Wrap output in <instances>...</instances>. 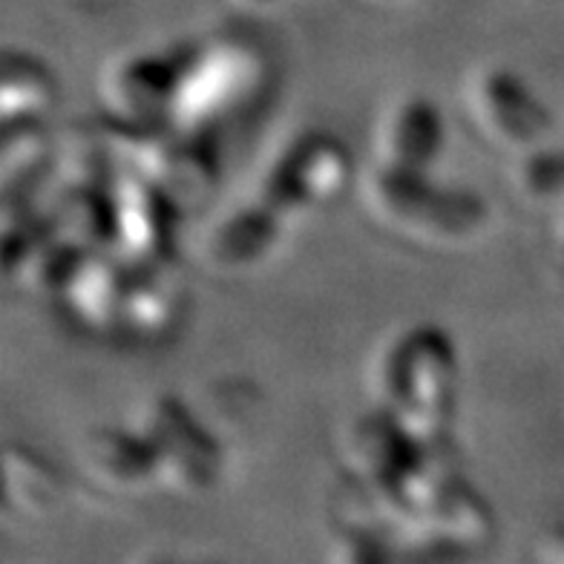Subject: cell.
<instances>
[{
	"label": "cell",
	"instance_id": "cell-1",
	"mask_svg": "<svg viewBox=\"0 0 564 564\" xmlns=\"http://www.w3.org/2000/svg\"><path fill=\"white\" fill-rule=\"evenodd\" d=\"M360 205L383 234L432 253L476 246L490 223V208L476 191L435 182L432 173L389 171L380 164H369L360 178Z\"/></svg>",
	"mask_w": 564,
	"mask_h": 564
},
{
	"label": "cell",
	"instance_id": "cell-2",
	"mask_svg": "<svg viewBox=\"0 0 564 564\" xmlns=\"http://www.w3.org/2000/svg\"><path fill=\"white\" fill-rule=\"evenodd\" d=\"M375 401L409 438H449L458 401V351L435 323L401 328L378 351L371 369Z\"/></svg>",
	"mask_w": 564,
	"mask_h": 564
},
{
	"label": "cell",
	"instance_id": "cell-3",
	"mask_svg": "<svg viewBox=\"0 0 564 564\" xmlns=\"http://www.w3.org/2000/svg\"><path fill=\"white\" fill-rule=\"evenodd\" d=\"M274 84V64L253 37L223 32L191 46L178 87L173 127L210 133L262 105Z\"/></svg>",
	"mask_w": 564,
	"mask_h": 564
},
{
	"label": "cell",
	"instance_id": "cell-4",
	"mask_svg": "<svg viewBox=\"0 0 564 564\" xmlns=\"http://www.w3.org/2000/svg\"><path fill=\"white\" fill-rule=\"evenodd\" d=\"M191 46L194 44L130 50L107 61L96 82V101L105 121L127 133L171 127Z\"/></svg>",
	"mask_w": 564,
	"mask_h": 564
},
{
	"label": "cell",
	"instance_id": "cell-5",
	"mask_svg": "<svg viewBox=\"0 0 564 564\" xmlns=\"http://www.w3.org/2000/svg\"><path fill=\"white\" fill-rule=\"evenodd\" d=\"M351 182L349 148L326 130H308L282 148L262 176L253 199L291 230L326 210Z\"/></svg>",
	"mask_w": 564,
	"mask_h": 564
},
{
	"label": "cell",
	"instance_id": "cell-6",
	"mask_svg": "<svg viewBox=\"0 0 564 564\" xmlns=\"http://www.w3.org/2000/svg\"><path fill=\"white\" fill-rule=\"evenodd\" d=\"M130 423L156 453L159 490L178 498L205 496L214 490L223 469L219 444L214 432L178 398L173 394L150 398L135 409Z\"/></svg>",
	"mask_w": 564,
	"mask_h": 564
},
{
	"label": "cell",
	"instance_id": "cell-7",
	"mask_svg": "<svg viewBox=\"0 0 564 564\" xmlns=\"http://www.w3.org/2000/svg\"><path fill=\"white\" fill-rule=\"evenodd\" d=\"M464 112L478 139L507 159L547 144L553 116L516 69L490 64L464 84Z\"/></svg>",
	"mask_w": 564,
	"mask_h": 564
},
{
	"label": "cell",
	"instance_id": "cell-8",
	"mask_svg": "<svg viewBox=\"0 0 564 564\" xmlns=\"http://www.w3.org/2000/svg\"><path fill=\"white\" fill-rule=\"evenodd\" d=\"M130 167L153 182L178 210L199 208L219 182L214 135L173 124L133 133Z\"/></svg>",
	"mask_w": 564,
	"mask_h": 564
},
{
	"label": "cell",
	"instance_id": "cell-9",
	"mask_svg": "<svg viewBox=\"0 0 564 564\" xmlns=\"http://www.w3.org/2000/svg\"><path fill=\"white\" fill-rule=\"evenodd\" d=\"M496 535V516L490 501L460 476L446 490L432 498L430 505L412 512L401 524L398 544L421 553H473L484 550Z\"/></svg>",
	"mask_w": 564,
	"mask_h": 564
},
{
	"label": "cell",
	"instance_id": "cell-10",
	"mask_svg": "<svg viewBox=\"0 0 564 564\" xmlns=\"http://www.w3.org/2000/svg\"><path fill=\"white\" fill-rule=\"evenodd\" d=\"M107 194L112 208V251L127 262L167 260L182 210L135 167L116 173Z\"/></svg>",
	"mask_w": 564,
	"mask_h": 564
},
{
	"label": "cell",
	"instance_id": "cell-11",
	"mask_svg": "<svg viewBox=\"0 0 564 564\" xmlns=\"http://www.w3.org/2000/svg\"><path fill=\"white\" fill-rule=\"evenodd\" d=\"M78 467L93 487L110 496H148L159 490L156 453L133 423L96 426L78 444Z\"/></svg>",
	"mask_w": 564,
	"mask_h": 564
},
{
	"label": "cell",
	"instance_id": "cell-12",
	"mask_svg": "<svg viewBox=\"0 0 564 564\" xmlns=\"http://www.w3.org/2000/svg\"><path fill=\"white\" fill-rule=\"evenodd\" d=\"M291 228L282 225L271 210L251 199L228 214L205 234L202 260L210 271L225 276H242L260 271L276 260Z\"/></svg>",
	"mask_w": 564,
	"mask_h": 564
},
{
	"label": "cell",
	"instance_id": "cell-13",
	"mask_svg": "<svg viewBox=\"0 0 564 564\" xmlns=\"http://www.w3.org/2000/svg\"><path fill=\"white\" fill-rule=\"evenodd\" d=\"M444 135L441 107L423 93H409L380 116L371 164L389 171L430 173L444 150Z\"/></svg>",
	"mask_w": 564,
	"mask_h": 564
},
{
	"label": "cell",
	"instance_id": "cell-14",
	"mask_svg": "<svg viewBox=\"0 0 564 564\" xmlns=\"http://www.w3.org/2000/svg\"><path fill=\"white\" fill-rule=\"evenodd\" d=\"M127 274L130 265L116 251H84L58 285L69 317L93 335H119Z\"/></svg>",
	"mask_w": 564,
	"mask_h": 564
},
{
	"label": "cell",
	"instance_id": "cell-15",
	"mask_svg": "<svg viewBox=\"0 0 564 564\" xmlns=\"http://www.w3.org/2000/svg\"><path fill=\"white\" fill-rule=\"evenodd\" d=\"M417 444L421 441L409 438L383 409H371L366 415L355 417L343 432V476L366 484L369 490H383L412 458Z\"/></svg>",
	"mask_w": 564,
	"mask_h": 564
},
{
	"label": "cell",
	"instance_id": "cell-16",
	"mask_svg": "<svg viewBox=\"0 0 564 564\" xmlns=\"http://www.w3.org/2000/svg\"><path fill=\"white\" fill-rule=\"evenodd\" d=\"M124 305H121L119 335L133 340H159L176 326L182 312V291L173 280L167 260L127 262Z\"/></svg>",
	"mask_w": 564,
	"mask_h": 564
},
{
	"label": "cell",
	"instance_id": "cell-17",
	"mask_svg": "<svg viewBox=\"0 0 564 564\" xmlns=\"http://www.w3.org/2000/svg\"><path fill=\"white\" fill-rule=\"evenodd\" d=\"M58 105V84L53 73L32 55L7 50L0 69V112L3 124L46 121Z\"/></svg>",
	"mask_w": 564,
	"mask_h": 564
},
{
	"label": "cell",
	"instance_id": "cell-18",
	"mask_svg": "<svg viewBox=\"0 0 564 564\" xmlns=\"http://www.w3.org/2000/svg\"><path fill=\"white\" fill-rule=\"evenodd\" d=\"M3 496L7 505L26 516H46L64 498V476L53 460L37 455L32 446H3Z\"/></svg>",
	"mask_w": 564,
	"mask_h": 564
},
{
	"label": "cell",
	"instance_id": "cell-19",
	"mask_svg": "<svg viewBox=\"0 0 564 564\" xmlns=\"http://www.w3.org/2000/svg\"><path fill=\"white\" fill-rule=\"evenodd\" d=\"M512 162V191L535 208H556L564 202V148L530 150L524 156L510 159Z\"/></svg>",
	"mask_w": 564,
	"mask_h": 564
},
{
	"label": "cell",
	"instance_id": "cell-20",
	"mask_svg": "<svg viewBox=\"0 0 564 564\" xmlns=\"http://www.w3.org/2000/svg\"><path fill=\"white\" fill-rule=\"evenodd\" d=\"M533 558H539V562H564V524H553L535 539Z\"/></svg>",
	"mask_w": 564,
	"mask_h": 564
},
{
	"label": "cell",
	"instance_id": "cell-21",
	"mask_svg": "<svg viewBox=\"0 0 564 564\" xmlns=\"http://www.w3.org/2000/svg\"><path fill=\"white\" fill-rule=\"evenodd\" d=\"M228 3L246 15H268V12L282 7V0H228Z\"/></svg>",
	"mask_w": 564,
	"mask_h": 564
},
{
	"label": "cell",
	"instance_id": "cell-22",
	"mask_svg": "<svg viewBox=\"0 0 564 564\" xmlns=\"http://www.w3.org/2000/svg\"><path fill=\"white\" fill-rule=\"evenodd\" d=\"M553 237H556V248L564 260V202L553 208Z\"/></svg>",
	"mask_w": 564,
	"mask_h": 564
},
{
	"label": "cell",
	"instance_id": "cell-23",
	"mask_svg": "<svg viewBox=\"0 0 564 564\" xmlns=\"http://www.w3.org/2000/svg\"><path fill=\"white\" fill-rule=\"evenodd\" d=\"M360 3H369V7H392L394 0H360Z\"/></svg>",
	"mask_w": 564,
	"mask_h": 564
},
{
	"label": "cell",
	"instance_id": "cell-24",
	"mask_svg": "<svg viewBox=\"0 0 564 564\" xmlns=\"http://www.w3.org/2000/svg\"><path fill=\"white\" fill-rule=\"evenodd\" d=\"M93 3H98V0H93Z\"/></svg>",
	"mask_w": 564,
	"mask_h": 564
}]
</instances>
